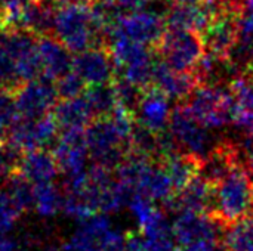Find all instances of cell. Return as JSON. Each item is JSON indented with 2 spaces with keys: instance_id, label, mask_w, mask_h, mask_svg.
Wrapping results in <instances>:
<instances>
[{
  "instance_id": "1",
  "label": "cell",
  "mask_w": 253,
  "mask_h": 251,
  "mask_svg": "<svg viewBox=\"0 0 253 251\" xmlns=\"http://www.w3.org/2000/svg\"><path fill=\"white\" fill-rule=\"evenodd\" d=\"M253 215V178L245 164H237L215 185V206L211 213L228 225Z\"/></svg>"
},
{
  "instance_id": "2",
  "label": "cell",
  "mask_w": 253,
  "mask_h": 251,
  "mask_svg": "<svg viewBox=\"0 0 253 251\" xmlns=\"http://www.w3.org/2000/svg\"><path fill=\"white\" fill-rule=\"evenodd\" d=\"M53 36L73 53L96 46L105 47L104 38L93 25L89 6L68 4L56 7Z\"/></svg>"
},
{
  "instance_id": "3",
  "label": "cell",
  "mask_w": 253,
  "mask_h": 251,
  "mask_svg": "<svg viewBox=\"0 0 253 251\" xmlns=\"http://www.w3.org/2000/svg\"><path fill=\"white\" fill-rule=\"evenodd\" d=\"M89 157L95 164L110 170L122 163L129 151V136H126L116 121L108 117H96L84 127Z\"/></svg>"
},
{
  "instance_id": "4",
  "label": "cell",
  "mask_w": 253,
  "mask_h": 251,
  "mask_svg": "<svg viewBox=\"0 0 253 251\" xmlns=\"http://www.w3.org/2000/svg\"><path fill=\"white\" fill-rule=\"evenodd\" d=\"M53 155L59 172L65 178V191L77 192L87 180V143L84 129H64L59 135Z\"/></svg>"
},
{
  "instance_id": "5",
  "label": "cell",
  "mask_w": 253,
  "mask_h": 251,
  "mask_svg": "<svg viewBox=\"0 0 253 251\" xmlns=\"http://www.w3.org/2000/svg\"><path fill=\"white\" fill-rule=\"evenodd\" d=\"M154 52L172 70L193 71L206 49L200 33L193 30L166 28L165 34L154 46Z\"/></svg>"
},
{
  "instance_id": "6",
  "label": "cell",
  "mask_w": 253,
  "mask_h": 251,
  "mask_svg": "<svg viewBox=\"0 0 253 251\" xmlns=\"http://www.w3.org/2000/svg\"><path fill=\"white\" fill-rule=\"evenodd\" d=\"M80 222V226L62 246L64 251H125V235L111 226L105 213Z\"/></svg>"
},
{
  "instance_id": "7",
  "label": "cell",
  "mask_w": 253,
  "mask_h": 251,
  "mask_svg": "<svg viewBox=\"0 0 253 251\" xmlns=\"http://www.w3.org/2000/svg\"><path fill=\"white\" fill-rule=\"evenodd\" d=\"M168 129L179 143L182 152L193 154L200 160L205 158L218 142L212 136L211 129L194 118L184 104L172 109Z\"/></svg>"
},
{
  "instance_id": "8",
  "label": "cell",
  "mask_w": 253,
  "mask_h": 251,
  "mask_svg": "<svg viewBox=\"0 0 253 251\" xmlns=\"http://www.w3.org/2000/svg\"><path fill=\"white\" fill-rule=\"evenodd\" d=\"M225 226V223L208 213L184 210L176 213V219L172 223V232L181 249L199 241H222Z\"/></svg>"
},
{
  "instance_id": "9",
  "label": "cell",
  "mask_w": 253,
  "mask_h": 251,
  "mask_svg": "<svg viewBox=\"0 0 253 251\" xmlns=\"http://www.w3.org/2000/svg\"><path fill=\"white\" fill-rule=\"evenodd\" d=\"M58 90L53 80L39 77L22 83L15 90V99L19 117L24 118H40L49 114L58 104Z\"/></svg>"
},
{
  "instance_id": "10",
  "label": "cell",
  "mask_w": 253,
  "mask_h": 251,
  "mask_svg": "<svg viewBox=\"0 0 253 251\" xmlns=\"http://www.w3.org/2000/svg\"><path fill=\"white\" fill-rule=\"evenodd\" d=\"M73 70L87 86L111 83L117 75V67L113 56L104 46L90 47L76 53L73 58Z\"/></svg>"
},
{
  "instance_id": "11",
  "label": "cell",
  "mask_w": 253,
  "mask_h": 251,
  "mask_svg": "<svg viewBox=\"0 0 253 251\" xmlns=\"http://www.w3.org/2000/svg\"><path fill=\"white\" fill-rule=\"evenodd\" d=\"M117 27L129 38L154 49L166 31V21L162 13L151 9H141L126 12Z\"/></svg>"
},
{
  "instance_id": "12",
  "label": "cell",
  "mask_w": 253,
  "mask_h": 251,
  "mask_svg": "<svg viewBox=\"0 0 253 251\" xmlns=\"http://www.w3.org/2000/svg\"><path fill=\"white\" fill-rule=\"evenodd\" d=\"M242 15L234 12H222L215 16L211 24L200 33L206 52L228 56L234 44L240 38Z\"/></svg>"
},
{
  "instance_id": "13",
  "label": "cell",
  "mask_w": 253,
  "mask_h": 251,
  "mask_svg": "<svg viewBox=\"0 0 253 251\" xmlns=\"http://www.w3.org/2000/svg\"><path fill=\"white\" fill-rule=\"evenodd\" d=\"M199 84L200 81L194 71H176L162 58L156 61L153 86L159 87L169 99L185 101Z\"/></svg>"
},
{
  "instance_id": "14",
  "label": "cell",
  "mask_w": 253,
  "mask_h": 251,
  "mask_svg": "<svg viewBox=\"0 0 253 251\" xmlns=\"http://www.w3.org/2000/svg\"><path fill=\"white\" fill-rule=\"evenodd\" d=\"M169 101L170 99L159 87H147L135 112L136 123L147 126L154 132H162L168 129L172 114Z\"/></svg>"
},
{
  "instance_id": "15",
  "label": "cell",
  "mask_w": 253,
  "mask_h": 251,
  "mask_svg": "<svg viewBox=\"0 0 253 251\" xmlns=\"http://www.w3.org/2000/svg\"><path fill=\"white\" fill-rule=\"evenodd\" d=\"M37 49L43 77L55 81L73 70V58L70 55L71 52L55 36L39 37Z\"/></svg>"
},
{
  "instance_id": "16",
  "label": "cell",
  "mask_w": 253,
  "mask_h": 251,
  "mask_svg": "<svg viewBox=\"0 0 253 251\" xmlns=\"http://www.w3.org/2000/svg\"><path fill=\"white\" fill-rule=\"evenodd\" d=\"M59 172L58 161L47 149H34L24 152L18 166V173L31 180L33 183L50 182Z\"/></svg>"
},
{
  "instance_id": "17",
  "label": "cell",
  "mask_w": 253,
  "mask_h": 251,
  "mask_svg": "<svg viewBox=\"0 0 253 251\" xmlns=\"http://www.w3.org/2000/svg\"><path fill=\"white\" fill-rule=\"evenodd\" d=\"M136 192L150 198L151 201H160L165 203L169 197L175 194L173 183L166 173L162 163L151 161L142 175L138 179L136 183Z\"/></svg>"
},
{
  "instance_id": "18",
  "label": "cell",
  "mask_w": 253,
  "mask_h": 251,
  "mask_svg": "<svg viewBox=\"0 0 253 251\" xmlns=\"http://www.w3.org/2000/svg\"><path fill=\"white\" fill-rule=\"evenodd\" d=\"M166 28L170 30H193L202 33L212 21L211 15L200 4H182L172 3L166 15Z\"/></svg>"
},
{
  "instance_id": "19",
  "label": "cell",
  "mask_w": 253,
  "mask_h": 251,
  "mask_svg": "<svg viewBox=\"0 0 253 251\" xmlns=\"http://www.w3.org/2000/svg\"><path fill=\"white\" fill-rule=\"evenodd\" d=\"M52 114L59 129L62 130L64 129H84L95 118L84 96L62 99L53 107Z\"/></svg>"
},
{
  "instance_id": "20",
  "label": "cell",
  "mask_w": 253,
  "mask_h": 251,
  "mask_svg": "<svg viewBox=\"0 0 253 251\" xmlns=\"http://www.w3.org/2000/svg\"><path fill=\"white\" fill-rule=\"evenodd\" d=\"M166 173L169 175L175 192L184 189L197 175L200 169V158L188 154V152H178L166 160L162 161Z\"/></svg>"
},
{
  "instance_id": "21",
  "label": "cell",
  "mask_w": 253,
  "mask_h": 251,
  "mask_svg": "<svg viewBox=\"0 0 253 251\" xmlns=\"http://www.w3.org/2000/svg\"><path fill=\"white\" fill-rule=\"evenodd\" d=\"M84 98L93 112V117H108L117 108V96L111 83L89 86L84 92Z\"/></svg>"
},
{
  "instance_id": "22",
  "label": "cell",
  "mask_w": 253,
  "mask_h": 251,
  "mask_svg": "<svg viewBox=\"0 0 253 251\" xmlns=\"http://www.w3.org/2000/svg\"><path fill=\"white\" fill-rule=\"evenodd\" d=\"M222 243L231 251H253V215L228 223Z\"/></svg>"
},
{
  "instance_id": "23",
  "label": "cell",
  "mask_w": 253,
  "mask_h": 251,
  "mask_svg": "<svg viewBox=\"0 0 253 251\" xmlns=\"http://www.w3.org/2000/svg\"><path fill=\"white\" fill-rule=\"evenodd\" d=\"M61 191L50 182L34 183V209L43 217L55 216L59 210H62Z\"/></svg>"
},
{
  "instance_id": "24",
  "label": "cell",
  "mask_w": 253,
  "mask_h": 251,
  "mask_svg": "<svg viewBox=\"0 0 253 251\" xmlns=\"http://www.w3.org/2000/svg\"><path fill=\"white\" fill-rule=\"evenodd\" d=\"M129 149L159 163V132L136 123L129 139Z\"/></svg>"
},
{
  "instance_id": "25",
  "label": "cell",
  "mask_w": 253,
  "mask_h": 251,
  "mask_svg": "<svg viewBox=\"0 0 253 251\" xmlns=\"http://www.w3.org/2000/svg\"><path fill=\"white\" fill-rule=\"evenodd\" d=\"M6 189L22 212L34 209V183L21 173H13L6 180Z\"/></svg>"
},
{
  "instance_id": "26",
  "label": "cell",
  "mask_w": 253,
  "mask_h": 251,
  "mask_svg": "<svg viewBox=\"0 0 253 251\" xmlns=\"http://www.w3.org/2000/svg\"><path fill=\"white\" fill-rule=\"evenodd\" d=\"M113 86L116 90V96H117V104L120 107H123L125 109L130 111L133 115L138 109V105L142 99L144 90L142 87L130 83L129 80H126L125 77H114L113 80Z\"/></svg>"
},
{
  "instance_id": "27",
  "label": "cell",
  "mask_w": 253,
  "mask_h": 251,
  "mask_svg": "<svg viewBox=\"0 0 253 251\" xmlns=\"http://www.w3.org/2000/svg\"><path fill=\"white\" fill-rule=\"evenodd\" d=\"M154 65H156L154 58L129 64L122 68V77H125L126 80L142 89H147L153 86L154 81Z\"/></svg>"
},
{
  "instance_id": "28",
  "label": "cell",
  "mask_w": 253,
  "mask_h": 251,
  "mask_svg": "<svg viewBox=\"0 0 253 251\" xmlns=\"http://www.w3.org/2000/svg\"><path fill=\"white\" fill-rule=\"evenodd\" d=\"M19 118L15 90L0 89V141H3L13 126V123Z\"/></svg>"
},
{
  "instance_id": "29",
  "label": "cell",
  "mask_w": 253,
  "mask_h": 251,
  "mask_svg": "<svg viewBox=\"0 0 253 251\" xmlns=\"http://www.w3.org/2000/svg\"><path fill=\"white\" fill-rule=\"evenodd\" d=\"M22 154L24 152L9 141H0V183H6V180L18 172Z\"/></svg>"
},
{
  "instance_id": "30",
  "label": "cell",
  "mask_w": 253,
  "mask_h": 251,
  "mask_svg": "<svg viewBox=\"0 0 253 251\" xmlns=\"http://www.w3.org/2000/svg\"><path fill=\"white\" fill-rule=\"evenodd\" d=\"M22 213L24 212L18 207L7 189H0V234H7L10 229H13Z\"/></svg>"
},
{
  "instance_id": "31",
  "label": "cell",
  "mask_w": 253,
  "mask_h": 251,
  "mask_svg": "<svg viewBox=\"0 0 253 251\" xmlns=\"http://www.w3.org/2000/svg\"><path fill=\"white\" fill-rule=\"evenodd\" d=\"M55 86L58 90V95L61 99H68V98H77L82 96L86 87L84 80L74 71H68L58 80H55Z\"/></svg>"
},
{
  "instance_id": "32",
  "label": "cell",
  "mask_w": 253,
  "mask_h": 251,
  "mask_svg": "<svg viewBox=\"0 0 253 251\" xmlns=\"http://www.w3.org/2000/svg\"><path fill=\"white\" fill-rule=\"evenodd\" d=\"M22 83L18 78L15 61L12 56L0 46V89L16 90Z\"/></svg>"
},
{
  "instance_id": "33",
  "label": "cell",
  "mask_w": 253,
  "mask_h": 251,
  "mask_svg": "<svg viewBox=\"0 0 253 251\" xmlns=\"http://www.w3.org/2000/svg\"><path fill=\"white\" fill-rule=\"evenodd\" d=\"M144 251H179V246L175 241L173 232L144 237Z\"/></svg>"
},
{
  "instance_id": "34",
  "label": "cell",
  "mask_w": 253,
  "mask_h": 251,
  "mask_svg": "<svg viewBox=\"0 0 253 251\" xmlns=\"http://www.w3.org/2000/svg\"><path fill=\"white\" fill-rule=\"evenodd\" d=\"M240 37L253 43V0H246L245 10L242 15Z\"/></svg>"
},
{
  "instance_id": "35",
  "label": "cell",
  "mask_w": 253,
  "mask_h": 251,
  "mask_svg": "<svg viewBox=\"0 0 253 251\" xmlns=\"http://www.w3.org/2000/svg\"><path fill=\"white\" fill-rule=\"evenodd\" d=\"M125 251H144V235L127 232L125 235Z\"/></svg>"
},
{
  "instance_id": "36",
  "label": "cell",
  "mask_w": 253,
  "mask_h": 251,
  "mask_svg": "<svg viewBox=\"0 0 253 251\" xmlns=\"http://www.w3.org/2000/svg\"><path fill=\"white\" fill-rule=\"evenodd\" d=\"M153 0H117V3L122 6L125 12H133V10H141L147 9Z\"/></svg>"
},
{
  "instance_id": "37",
  "label": "cell",
  "mask_w": 253,
  "mask_h": 251,
  "mask_svg": "<svg viewBox=\"0 0 253 251\" xmlns=\"http://www.w3.org/2000/svg\"><path fill=\"white\" fill-rule=\"evenodd\" d=\"M0 251H24L12 238L6 237V234H0Z\"/></svg>"
},
{
  "instance_id": "38",
  "label": "cell",
  "mask_w": 253,
  "mask_h": 251,
  "mask_svg": "<svg viewBox=\"0 0 253 251\" xmlns=\"http://www.w3.org/2000/svg\"><path fill=\"white\" fill-rule=\"evenodd\" d=\"M46 3L53 4L55 7L59 6H68V4H80V6H89L93 0H43Z\"/></svg>"
},
{
  "instance_id": "39",
  "label": "cell",
  "mask_w": 253,
  "mask_h": 251,
  "mask_svg": "<svg viewBox=\"0 0 253 251\" xmlns=\"http://www.w3.org/2000/svg\"><path fill=\"white\" fill-rule=\"evenodd\" d=\"M212 251H231L222 241H219V243H216L215 246H213V249H212Z\"/></svg>"
},
{
  "instance_id": "40",
  "label": "cell",
  "mask_w": 253,
  "mask_h": 251,
  "mask_svg": "<svg viewBox=\"0 0 253 251\" xmlns=\"http://www.w3.org/2000/svg\"><path fill=\"white\" fill-rule=\"evenodd\" d=\"M203 0H172V3H182V4H200Z\"/></svg>"
},
{
  "instance_id": "41",
  "label": "cell",
  "mask_w": 253,
  "mask_h": 251,
  "mask_svg": "<svg viewBox=\"0 0 253 251\" xmlns=\"http://www.w3.org/2000/svg\"><path fill=\"white\" fill-rule=\"evenodd\" d=\"M1 25H3V3L0 0V28H1Z\"/></svg>"
},
{
  "instance_id": "42",
  "label": "cell",
  "mask_w": 253,
  "mask_h": 251,
  "mask_svg": "<svg viewBox=\"0 0 253 251\" xmlns=\"http://www.w3.org/2000/svg\"><path fill=\"white\" fill-rule=\"evenodd\" d=\"M93 1H111V0H93Z\"/></svg>"
},
{
  "instance_id": "43",
  "label": "cell",
  "mask_w": 253,
  "mask_h": 251,
  "mask_svg": "<svg viewBox=\"0 0 253 251\" xmlns=\"http://www.w3.org/2000/svg\"><path fill=\"white\" fill-rule=\"evenodd\" d=\"M165 1H172V0H165Z\"/></svg>"
}]
</instances>
